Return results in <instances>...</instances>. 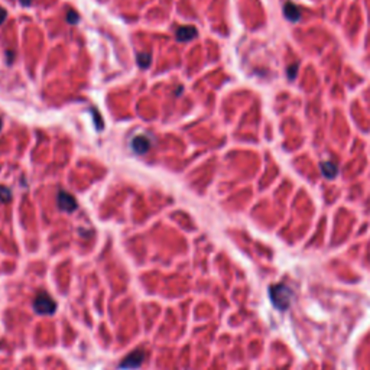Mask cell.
Listing matches in <instances>:
<instances>
[{"label":"cell","mask_w":370,"mask_h":370,"mask_svg":"<svg viewBox=\"0 0 370 370\" xmlns=\"http://www.w3.org/2000/svg\"><path fill=\"white\" fill-rule=\"evenodd\" d=\"M151 140L146 138V136H136L133 140H132V149L136 152L138 155L146 154L149 149H151Z\"/></svg>","instance_id":"obj_5"},{"label":"cell","mask_w":370,"mask_h":370,"mask_svg":"<svg viewBox=\"0 0 370 370\" xmlns=\"http://www.w3.org/2000/svg\"><path fill=\"white\" fill-rule=\"evenodd\" d=\"M0 129H1V119H0Z\"/></svg>","instance_id":"obj_15"},{"label":"cell","mask_w":370,"mask_h":370,"mask_svg":"<svg viewBox=\"0 0 370 370\" xmlns=\"http://www.w3.org/2000/svg\"><path fill=\"white\" fill-rule=\"evenodd\" d=\"M321 171H323L324 177H327V178H330V180L334 178V177L339 174L337 165H336L334 162H330V161H325V162L321 163Z\"/></svg>","instance_id":"obj_8"},{"label":"cell","mask_w":370,"mask_h":370,"mask_svg":"<svg viewBox=\"0 0 370 370\" xmlns=\"http://www.w3.org/2000/svg\"><path fill=\"white\" fill-rule=\"evenodd\" d=\"M21 3H22L23 6H31L32 0H21Z\"/></svg>","instance_id":"obj_14"},{"label":"cell","mask_w":370,"mask_h":370,"mask_svg":"<svg viewBox=\"0 0 370 370\" xmlns=\"http://www.w3.org/2000/svg\"><path fill=\"white\" fill-rule=\"evenodd\" d=\"M12 200V191L4 186V185H0V203H9Z\"/></svg>","instance_id":"obj_10"},{"label":"cell","mask_w":370,"mask_h":370,"mask_svg":"<svg viewBox=\"0 0 370 370\" xmlns=\"http://www.w3.org/2000/svg\"><path fill=\"white\" fill-rule=\"evenodd\" d=\"M283 13H285V16H286V19H289L291 22H297V21L301 18V10H300L292 1L285 3V6H283Z\"/></svg>","instance_id":"obj_7"},{"label":"cell","mask_w":370,"mask_h":370,"mask_svg":"<svg viewBox=\"0 0 370 370\" xmlns=\"http://www.w3.org/2000/svg\"><path fill=\"white\" fill-rule=\"evenodd\" d=\"M58 206L64 211L72 213L77 208V201H75V198L71 194H68L65 191H60L58 192Z\"/></svg>","instance_id":"obj_4"},{"label":"cell","mask_w":370,"mask_h":370,"mask_svg":"<svg viewBox=\"0 0 370 370\" xmlns=\"http://www.w3.org/2000/svg\"><path fill=\"white\" fill-rule=\"evenodd\" d=\"M269 297L272 300V304L280 311L289 308L291 305V298H292V291L283 283H277L269 288Z\"/></svg>","instance_id":"obj_1"},{"label":"cell","mask_w":370,"mask_h":370,"mask_svg":"<svg viewBox=\"0 0 370 370\" xmlns=\"http://www.w3.org/2000/svg\"><path fill=\"white\" fill-rule=\"evenodd\" d=\"M6 15H7V13H6V10H4L3 7H0V25H1L3 22H4V19H6Z\"/></svg>","instance_id":"obj_13"},{"label":"cell","mask_w":370,"mask_h":370,"mask_svg":"<svg viewBox=\"0 0 370 370\" xmlns=\"http://www.w3.org/2000/svg\"><path fill=\"white\" fill-rule=\"evenodd\" d=\"M197 35H198V32H197V29L194 26H181V28L177 29V39L181 41V42L191 41Z\"/></svg>","instance_id":"obj_6"},{"label":"cell","mask_w":370,"mask_h":370,"mask_svg":"<svg viewBox=\"0 0 370 370\" xmlns=\"http://www.w3.org/2000/svg\"><path fill=\"white\" fill-rule=\"evenodd\" d=\"M67 22L68 23H77L78 22V13L75 10H68V13H67Z\"/></svg>","instance_id":"obj_11"},{"label":"cell","mask_w":370,"mask_h":370,"mask_svg":"<svg viewBox=\"0 0 370 370\" xmlns=\"http://www.w3.org/2000/svg\"><path fill=\"white\" fill-rule=\"evenodd\" d=\"M151 61H152V55L151 54H148V52L138 54V64H139L140 68H149Z\"/></svg>","instance_id":"obj_9"},{"label":"cell","mask_w":370,"mask_h":370,"mask_svg":"<svg viewBox=\"0 0 370 370\" xmlns=\"http://www.w3.org/2000/svg\"><path fill=\"white\" fill-rule=\"evenodd\" d=\"M145 357H146V353L143 350H135L132 353H129L126 357L123 359V362L119 365V368L123 370H133V369H139L142 366V363L145 362Z\"/></svg>","instance_id":"obj_3"},{"label":"cell","mask_w":370,"mask_h":370,"mask_svg":"<svg viewBox=\"0 0 370 370\" xmlns=\"http://www.w3.org/2000/svg\"><path fill=\"white\" fill-rule=\"evenodd\" d=\"M297 71H298V65H292V67H289V68H288V77H289L291 80H294V78H295V75H297Z\"/></svg>","instance_id":"obj_12"},{"label":"cell","mask_w":370,"mask_h":370,"mask_svg":"<svg viewBox=\"0 0 370 370\" xmlns=\"http://www.w3.org/2000/svg\"><path fill=\"white\" fill-rule=\"evenodd\" d=\"M33 308L38 314H42V315H51L55 312L57 309V302L55 300L48 295L46 292H39L33 301Z\"/></svg>","instance_id":"obj_2"}]
</instances>
